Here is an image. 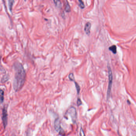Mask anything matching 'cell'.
Segmentation results:
<instances>
[{"label":"cell","mask_w":136,"mask_h":136,"mask_svg":"<svg viewBox=\"0 0 136 136\" xmlns=\"http://www.w3.org/2000/svg\"><path fill=\"white\" fill-rule=\"evenodd\" d=\"M2 120H3V124L4 128H6L8 124V113L7 108L4 107L3 108V114H2Z\"/></svg>","instance_id":"obj_5"},{"label":"cell","mask_w":136,"mask_h":136,"mask_svg":"<svg viewBox=\"0 0 136 136\" xmlns=\"http://www.w3.org/2000/svg\"><path fill=\"white\" fill-rule=\"evenodd\" d=\"M54 2L56 7L58 8H60L61 7L62 4L60 0H54Z\"/></svg>","instance_id":"obj_11"},{"label":"cell","mask_w":136,"mask_h":136,"mask_svg":"<svg viewBox=\"0 0 136 136\" xmlns=\"http://www.w3.org/2000/svg\"><path fill=\"white\" fill-rule=\"evenodd\" d=\"M108 74H109V84L107 91V99H109L110 96V92L111 90L112 85L113 83V74L110 67H108Z\"/></svg>","instance_id":"obj_2"},{"label":"cell","mask_w":136,"mask_h":136,"mask_svg":"<svg viewBox=\"0 0 136 136\" xmlns=\"http://www.w3.org/2000/svg\"><path fill=\"white\" fill-rule=\"evenodd\" d=\"M80 136H85L84 132L82 127H81L80 130Z\"/></svg>","instance_id":"obj_17"},{"label":"cell","mask_w":136,"mask_h":136,"mask_svg":"<svg viewBox=\"0 0 136 136\" xmlns=\"http://www.w3.org/2000/svg\"><path fill=\"white\" fill-rule=\"evenodd\" d=\"M1 58L2 56L1 55H0V70L1 71H2L3 72H4V71L5 72V69H4V68L3 67V66L2 65Z\"/></svg>","instance_id":"obj_16"},{"label":"cell","mask_w":136,"mask_h":136,"mask_svg":"<svg viewBox=\"0 0 136 136\" xmlns=\"http://www.w3.org/2000/svg\"><path fill=\"white\" fill-rule=\"evenodd\" d=\"M79 6H80L81 8L83 9V8H85V4H84V3L83 1L81 0H79Z\"/></svg>","instance_id":"obj_14"},{"label":"cell","mask_w":136,"mask_h":136,"mask_svg":"<svg viewBox=\"0 0 136 136\" xmlns=\"http://www.w3.org/2000/svg\"><path fill=\"white\" fill-rule=\"evenodd\" d=\"M8 7H9V10L10 11L12 12V9H13V4L14 3V0H8Z\"/></svg>","instance_id":"obj_10"},{"label":"cell","mask_w":136,"mask_h":136,"mask_svg":"<svg viewBox=\"0 0 136 136\" xmlns=\"http://www.w3.org/2000/svg\"><path fill=\"white\" fill-rule=\"evenodd\" d=\"M9 78H10V77H9V76L8 75H4V76H3L0 82H1L2 84H4L6 82H7V81H8Z\"/></svg>","instance_id":"obj_7"},{"label":"cell","mask_w":136,"mask_h":136,"mask_svg":"<svg viewBox=\"0 0 136 136\" xmlns=\"http://www.w3.org/2000/svg\"><path fill=\"white\" fill-rule=\"evenodd\" d=\"M74 83L76 89V90H77V94H79V93H80V87L78 84H77V82L74 81Z\"/></svg>","instance_id":"obj_13"},{"label":"cell","mask_w":136,"mask_h":136,"mask_svg":"<svg viewBox=\"0 0 136 136\" xmlns=\"http://www.w3.org/2000/svg\"><path fill=\"white\" fill-rule=\"evenodd\" d=\"M4 92L3 89H0V103H3L4 100Z\"/></svg>","instance_id":"obj_8"},{"label":"cell","mask_w":136,"mask_h":136,"mask_svg":"<svg viewBox=\"0 0 136 136\" xmlns=\"http://www.w3.org/2000/svg\"><path fill=\"white\" fill-rule=\"evenodd\" d=\"M109 50L111 51L114 54H116L117 52V46L115 45H113L109 47Z\"/></svg>","instance_id":"obj_9"},{"label":"cell","mask_w":136,"mask_h":136,"mask_svg":"<svg viewBox=\"0 0 136 136\" xmlns=\"http://www.w3.org/2000/svg\"><path fill=\"white\" fill-rule=\"evenodd\" d=\"M54 126L55 131L57 132H59L60 135H64L63 134L64 133V132L61 127L60 122L59 118H56L54 121Z\"/></svg>","instance_id":"obj_4"},{"label":"cell","mask_w":136,"mask_h":136,"mask_svg":"<svg viewBox=\"0 0 136 136\" xmlns=\"http://www.w3.org/2000/svg\"><path fill=\"white\" fill-rule=\"evenodd\" d=\"M77 105L78 106H79L80 105H81L82 104V102L81 101V99L78 98L77 99Z\"/></svg>","instance_id":"obj_18"},{"label":"cell","mask_w":136,"mask_h":136,"mask_svg":"<svg viewBox=\"0 0 136 136\" xmlns=\"http://www.w3.org/2000/svg\"><path fill=\"white\" fill-rule=\"evenodd\" d=\"M127 102H128V104H130V102H129V101H128H128H127Z\"/></svg>","instance_id":"obj_19"},{"label":"cell","mask_w":136,"mask_h":136,"mask_svg":"<svg viewBox=\"0 0 136 136\" xmlns=\"http://www.w3.org/2000/svg\"><path fill=\"white\" fill-rule=\"evenodd\" d=\"M66 7H65V10L66 11L67 13H69L71 11V8L70 6H69V4L68 3V2L67 1H66Z\"/></svg>","instance_id":"obj_12"},{"label":"cell","mask_w":136,"mask_h":136,"mask_svg":"<svg viewBox=\"0 0 136 136\" xmlns=\"http://www.w3.org/2000/svg\"><path fill=\"white\" fill-rule=\"evenodd\" d=\"M91 28V24L89 22H88L85 25L84 28V30L86 34L87 35H89L90 33V30Z\"/></svg>","instance_id":"obj_6"},{"label":"cell","mask_w":136,"mask_h":136,"mask_svg":"<svg viewBox=\"0 0 136 136\" xmlns=\"http://www.w3.org/2000/svg\"><path fill=\"white\" fill-rule=\"evenodd\" d=\"M13 68L14 72L13 87L16 92L19 91L25 84L26 79V72L25 68L19 62L13 64Z\"/></svg>","instance_id":"obj_1"},{"label":"cell","mask_w":136,"mask_h":136,"mask_svg":"<svg viewBox=\"0 0 136 136\" xmlns=\"http://www.w3.org/2000/svg\"><path fill=\"white\" fill-rule=\"evenodd\" d=\"M69 78L71 81H74L75 77L73 73H71L70 74H69Z\"/></svg>","instance_id":"obj_15"},{"label":"cell","mask_w":136,"mask_h":136,"mask_svg":"<svg viewBox=\"0 0 136 136\" xmlns=\"http://www.w3.org/2000/svg\"><path fill=\"white\" fill-rule=\"evenodd\" d=\"M66 114H68L70 116L73 123H75L77 119V112L76 108L74 107H72L68 109L66 113Z\"/></svg>","instance_id":"obj_3"}]
</instances>
